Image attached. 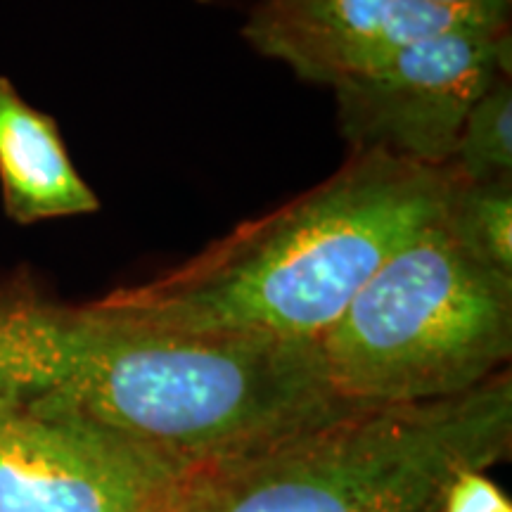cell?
<instances>
[{"instance_id":"6da1fadb","label":"cell","mask_w":512,"mask_h":512,"mask_svg":"<svg viewBox=\"0 0 512 512\" xmlns=\"http://www.w3.org/2000/svg\"><path fill=\"white\" fill-rule=\"evenodd\" d=\"M0 399L91 422L183 482L354 408L318 342L185 335L36 302L0 306Z\"/></svg>"},{"instance_id":"7a4b0ae2","label":"cell","mask_w":512,"mask_h":512,"mask_svg":"<svg viewBox=\"0 0 512 512\" xmlns=\"http://www.w3.org/2000/svg\"><path fill=\"white\" fill-rule=\"evenodd\" d=\"M453 171L354 152L335 176L95 309L169 332L320 342L377 268L444 211Z\"/></svg>"},{"instance_id":"3957f363","label":"cell","mask_w":512,"mask_h":512,"mask_svg":"<svg viewBox=\"0 0 512 512\" xmlns=\"http://www.w3.org/2000/svg\"><path fill=\"white\" fill-rule=\"evenodd\" d=\"M512 444L508 370L446 399L354 406L188 477L176 512H439Z\"/></svg>"},{"instance_id":"277c9868","label":"cell","mask_w":512,"mask_h":512,"mask_svg":"<svg viewBox=\"0 0 512 512\" xmlns=\"http://www.w3.org/2000/svg\"><path fill=\"white\" fill-rule=\"evenodd\" d=\"M318 347L349 406L465 394L508 366L512 278L465 254L439 216L377 268Z\"/></svg>"},{"instance_id":"5b68a950","label":"cell","mask_w":512,"mask_h":512,"mask_svg":"<svg viewBox=\"0 0 512 512\" xmlns=\"http://www.w3.org/2000/svg\"><path fill=\"white\" fill-rule=\"evenodd\" d=\"M510 74L508 27H458L406 43L339 83V124L354 152L448 166L472 105Z\"/></svg>"},{"instance_id":"8992f818","label":"cell","mask_w":512,"mask_h":512,"mask_svg":"<svg viewBox=\"0 0 512 512\" xmlns=\"http://www.w3.org/2000/svg\"><path fill=\"white\" fill-rule=\"evenodd\" d=\"M181 486L91 422L0 399V512H176Z\"/></svg>"},{"instance_id":"52a82bcc","label":"cell","mask_w":512,"mask_h":512,"mask_svg":"<svg viewBox=\"0 0 512 512\" xmlns=\"http://www.w3.org/2000/svg\"><path fill=\"white\" fill-rule=\"evenodd\" d=\"M470 24L494 27L422 0H261L242 34L304 81L337 88L406 43Z\"/></svg>"},{"instance_id":"ba28073f","label":"cell","mask_w":512,"mask_h":512,"mask_svg":"<svg viewBox=\"0 0 512 512\" xmlns=\"http://www.w3.org/2000/svg\"><path fill=\"white\" fill-rule=\"evenodd\" d=\"M0 188L17 223L93 214L98 195L76 174L60 131L48 114L19 98L0 76Z\"/></svg>"},{"instance_id":"9c48e42d","label":"cell","mask_w":512,"mask_h":512,"mask_svg":"<svg viewBox=\"0 0 512 512\" xmlns=\"http://www.w3.org/2000/svg\"><path fill=\"white\" fill-rule=\"evenodd\" d=\"M441 223L477 264L512 278V181L465 183L453 176Z\"/></svg>"},{"instance_id":"30bf717a","label":"cell","mask_w":512,"mask_h":512,"mask_svg":"<svg viewBox=\"0 0 512 512\" xmlns=\"http://www.w3.org/2000/svg\"><path fill=\"white\" fill-rule=\"evenodd\" d=\"M448 169L458 181H512V86L501 74L467 112Z\"/></svg>"},{"instance_id":"8fae6325","label":"cell","mask_w":512,"mask_h":512,"mask_svg":"<svg viewBox=\"0 0 512 512\" xmlns=\"http://www.w3.org/2000/svg\"><path fill=\"white\" fill-rule=\"evenodd\" d=\"M439 512H512V508L484 472H465L448 486Z\"/></svg>"},{"instance_id":"7c38bea8","label":"cell","mask_w":512,"mask_h":512,"mask_svg":"<svg viewBox=\"0 0 512 512\" xmlns=\"http://www.w3.org/2000/svg\"><path fill=\"white\" fill-rule=\"evenodd\" d=\"M422 3L453 10L458 15L477 19V22L494 24V27H508L512 0H422Z\"/></svg>"}]
</instances>
